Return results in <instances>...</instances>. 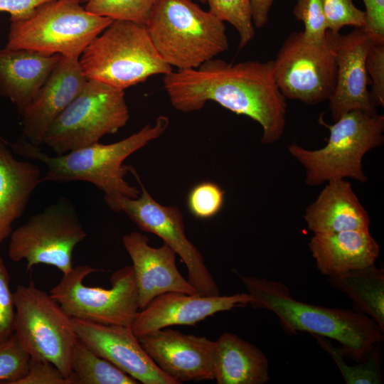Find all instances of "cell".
I'll return each instance as SVG.
<instances>
[{
	"instance_id": "1",
	"label": "cell",
	"mask_w": 384,
	"mask_h": 384,
	"mask_svg": "<svg viewBox=\"0 0 384 384\" xmlns=\"http://www.w3.org/2000/svg\"><path fill=\"white\" fill-rule=\"evenodd\" d=\"M163 82L172 106L180 112L198 111L213 101L258 122L262 144L278 141L284 132L287 102L276 83L272 60L231 64L214 58L196 69L171 71Z\"/></svg>"
},
{
	"instance_id": "2",
	"label": "cell",
	"mask_w": 384,
	"mask_h": 384,
	"mask_svg": "<svg viewBox=\"0 0 384 384\" xmlns=\"http://www.w3.org/2000/svg\"><path fill=\"white\" fill-rule=\"evenodd\" d=\"M252 305L274 313L289 334L306 331L341 343L344 356L362 361L380 341L383 331L366 314L343 308L310 304L294 299L288 287L276 281L240 276Z\"/></svg>"
},
{
	"instance_id": "3",
	"label": "cell",
	"mask_w": 384,
	"mask_h": 384,
	"mask_svg": "<svg viewBox=\"0 0 384 384\" xmlns=\"http://www.w3.org/2000/svg\"><path fill=\"white\" fill-rule=\"evenodd\" d=\"M169 124V118L161 115L156 118L154 125L147 124L119 142L109 144L97 142L54 156L46 154L23 135L14 143L6 142L14 153L40 161L46 166L42 181H86L102 191L105 195H122L135 198L139 196L140 191L125 181L131 166L124 164V161L161 137Z\"/></svg>"
},
{
	"instance_id": "4",
	"label": "cell",
	"mask_w": 384,
	"mask_h": 384,
	"mask_svg": "<svg viewBox=\"0 0 384 384\" xmlns=\"http://www.w3.org/2000/svg\"><path fill=\"white\" fill-rule=\"evenodd\" d=\"M145 26L161 58L178 70L198 68L229 48L224 22L192 0H155Z\"/></svg>"
},
{
	"instance_id": "5",
	"label": "cell",
	"mask_w": 384,
	"mask_h": 384,
	"mask_svg": "<svg viewBox=\"0 0 384 384\" xmlns=\"http://www.w3.org/2000/svg\"><path fill=\"white\" fill-rule=\"evenodd\" d=\"M87 80L123 90L172 71L156 51L145 26L113 21L79 58Z\"/></svg>"
},
{
	"instance_id": "6",
	"label": "cell",
	"mask_w": 384,
	"mask_h": 384,
	"mask_svg": "<svg viewBox=\"0 0 384 384\" xmlns=\"http://www.w3.org/2000/svg\"><path fill=\"white\" fill-rule=\"evenodd\" d=\"M321 122L329 130L324 147L309 150L292 144L288 148L289 154L305 169V183L316 186L331 179L346 178L366 182L363 159L366 153L383 143L384 115L355 110L334 124Z\"/></svg>"
},
{
	"instance_id": "7",
	"label": "cell",
	"mask_w": 384,
	"mask_h": 384,
	"mask_svg": "<svg viewBox=\"0 0 384 384\" xmlns=\"http://www.w3.org/2000/svg\"><path fill=\"white\" fill-rule=\"evenodd\" d=\"M112 21L90 13L77 0H50L11 21L6 47L79 58Z\"/></svg>"
},
{
	"instance_id": "8",
	"label": "cell",
	"mask_w": 384,
	"mask_h": 384,
	"mask_svg": "<svg viewBox=\"0 0 384 384\" xmlns=\"http://www.w3.org/2000/svg\"><path fill=\"white\" fill-rule=\"evenodd\" d=\"M129 119L124 90L87 80L82 90L52 123L43 139L56 155L99 142Z\"/></svg>"
},
{
	"instance_id": "9",
	"label": "cell",
	"mask_w": 384,
	"mask_h": 384,
	"mask_svg": "<svg viewBox=\"0 0 384 384\" xmlns=\"http://www.w3.org/2000/svg\"><path fill=\"white\" fill-rule=\"evenodd\" d=\"M13 294L14 334L20 343L31 358L50 362L69 378L78 340L72 318L33 281L18 285Z\"/></svg>"
},
{
	"instance_id": "10",
	"label": "cell",
	"mask_w": 384,
	"mask_h": 384,
	"mask_svg": "<svg viewBox=\"0 0 384 384\" xmlns=\"http://www.w3.org/2000/svg\"><path fill=\"white\" fill-rule=\"evenodd\" d=\"M102 271L88 265L73 267L63 274L50 294L71 318L131 327L139 309L132 266L115 271L110 289L84 284L89 274Z\"/></svg>"
},
{
	"instance_id": "11",
	"label": "cell",
	"mask_w": 384,
	"mask_h": 384,
	"mask_svg": "<svg viewBox=\"0 0 384 384\" xmlns=\"http://www.w3.org/2000/svg\"><path fill=\"white\" fill-rule=\"evenodd\" d=\"M141 187L137 198L122 195H105L108 207L124 213L141 230L154 233L169 246L185 264L188 281L197 294L206 296L220 294V290L198 249L185 233L183 218L176 206H164L157 202L143 185L136 169H129Z\"/></svg>"
},
{
	"instance_id": "12",
	"label": "cell",
	"mask_w": 384,
	"mask_h": 384,
	"mask_svg": "<svg viewBox=\"0 0 384 384\" xmlns=\"http://www.w3.org/2000/svg\"><path fill=\"white\" fill-rule=\"evenodd\" d=\"M272 61L276 83L286 99L316 105L333 95L337 73L333 32L327 31L320 43H311L302 31H294Z\"/></svg>"
},
{
	"instance_id": "13",
	"label": "cell",
	"mask_w": 384,
	"mask_h": 384,
	"mask_svg": "<svg viewBox=\"0 0 384 384\" xmlns=\"http://www.w3.org/2000/svg\"><path fill=\"white\" fill-rule=\"evenodd\" d=\"M87 233L71 205L53 204L31 216L10 235L8 254L14 262L26 261V269L44 264L63 274L73 266V252Z\"/></svg>"
},
{
	"instance_id": "14",
	"label": "cell",
	"mask_w": 384,
	"mask_h": 384,
	"mask_svg": "<svg viewBox=\"0 0 384 384\" xmlns=\"http://www.w3.org/2000/svg\"><path fill=\"white\" fill-rule=\"evenodd\" d=\"M77 337L99 356L143 384H177L142 346L131 327L72 318Z\"/></svg>"
},
{
	"instance_id": "15",
	"label": "cell",
	"mask_w": 384,
	"mask_h": 384,
	"mask_svg": "<svg viewBox=\"0 0 384 384\" xmlns=\"http://www.w3.org/2000/svg\"><path fill=\"white\" fill-rule=\"evenodd\" d=\"M138 338L158 367L177 384L214 380L215 341L168 327Z\"/></svg>"
},
{
	"instance_id": "16",
	"label": "cell",
	"mask_w": 384,
	"mask_h": 384,
	"mask_svg": "<svg viewBox=\"0 0 384 384\" xmlns=\"http://www.w3.org/2000/svg\"><path fill=\"white\" fill-rule=\"evenodd\" d=\"M380 39L363 28H354L343 35L334 33V46L337 65L336 84L328 100L334 122L351 110L377 112L368 90L369 78L366 68L368 51Z\"/></svg>"
},
{
	"instance_id": "17",
	"label": "cell",
	"mask_w": 384,
	"mask_h": 384,
	"mask_svg": "<svg viewBox=\"0 0 384 384\" xmlns=\"http://www.w3.org/2000/svg\"><path fill=\"white\" fill-rule=\"evenodd\" d=\"M249 293L206 296L167 292L155 297L138 311L131 329L139 337L175 325H195L216 313L251 304Z\"/></svg>"
},
{
	"instance_id": "18",
	"label": "cell",
	"mask_w": 384,
	"mask_h": 384,
	"mask_svg": "<svg viewBox=\"0 0 384 384\" xmlns=\"http://www.w3.org/2000/svg\"><path fill=\"white\" fill-rule=\"evenodd\" d=\"M122 243L132 261L139 309L164 293L197 294L178 271L177 254L166 244L151 247L149 238L138 232L124 235Z\"/></svg>"
},
{
	"instance_id": "19",
	"label": "cell",
	"mask_w": 384,
	"mask_h": 384,
	"mask_svg": "<svg viewBox=\"0 0 384 384\" xmlns=\"http://www.w3.org/2000/svg\"><path fill=\"white\" fill-rule=\"evenodd\" d=\"M87 80L79 58L61 55L21 114L22 135L34 145L43 144L52 123L80 92Z\"/></svg>"
},
{
	"instance_id": "20",
	"label": "cell",
	"mask_w": 384,
	"mask_h": 384,
	"mask_svg": "<svg viewBox=\"0 0 384 384\" xmlns=\"http://www.w3.org/2000/svg\"><path fill=\"white\" fill-rule=\"evenodd\" d=\"M307 228L314 235L369 230L370 216L345 178L331 179L305 210Z\"/></svg>"
},
{
	"instance_id": "21",
	"label": "cell",
	"mask_w": 384,
	"mask_h": 384,
	"mask_svg": "<svg viewBox=\"0 0 384 384\" xmlns=\"http://www.w3.org/2000/svg\"><path fill=\"white\" fill-rule=\"evenodd\" d=\"M60 57L27 49H0V95L21 115Z\"/></svg>"
},
{
	"instance_id": "22",
	"label": "cell",
	"mask_w": 384,
	"mask_h": 384,
	"mask_svg": "<svg viewBox=\"0 0 384 384\" xmlns=\"http://www.w3.org/2000/svg\"><path fill=\"white\" fill-rule=\"evenodd\" d=\"M308 246L317 269L328 277L373 265L380 250L369 230L314 235Z\"/></svg>"
},
{
	"instance_id": "23",
	"label": "cell",
	"mask_w": 384,
	"mask_h": 384,
	"mask_svg": "<svg viewBox=\"0 0 384 384\" xmlns=\"http://www.w3.org/2000/svg\"><path fill=\"white\" fill-rule=\"evenodd\" d=\"M41 182L39 166L16 159L0 137V243L10 236L12 224L23 215Z\"/></svg>"
},
{
	"instance_id": "24",
	"label": "cell",
	"mask_w": 384,
	"mask_h": 384,
	"mask_svg": "<svg viewBox=\"0 0 384 384\" xmlns=\"http://www.w3.org/2000/svg\"><path fill=\"white\" fill-rule=\"evenodd\" d=\"M214 375L218 384H264L269 361L257 346L226 332L215 341Z\"/></svg>"
},
{
	"instance_id": "25",
	"label": "cell",
	"mask_w": 384,
	"mask_h": 384,
	"mask_svg": "<svg viewBox=\"0 0 384 384\" xmlns=\"http://www.w3.org/2000/svg\"><path fill=\"white\" fill-rule=\"evenodd\" d=\"M331 286L347 294L359 311L384 332V274L375 265L328 277Z\"/></svg>"
},
{
	"instance_id": "26",
	"label": "cell",
	"mask_w": 384,
	"mask_h": 384,
	"mask_svg": "<svg viewBox=\"0 0 384 384\" xmlns=\"http://www.w3.org/2000/svg\"><path fill=\"white\" fill-rule=\"evenodd\" d=\"M71 384H137V380L99 356L78 338L73 348Z\"/></svg>"
},
{
	"instance_id": "27",
	"label": "cell",
	"mask_w": 384,
	"mask_h": 384,
	"mask_svg": "<svg viewBox=\"0 0 384 384\" xmlns=\"http://www.w3.org/2000/svg\"><path fill=\"white\" fill-rule=\"evenodd\" d=\"M318 344L332 358L340 370L347 384H380L382 376L380 372V356L374 348L368 354L366 359L355 366L348 365L343 358L340 348L335 347L326 338L318 335H312Z\"/></svg>"
},
{
	"instance_id": "28",
	"label": "cell",
	"mask_w": 384,
	"mask_h": 384,
	"mask_svg": "<svg viewBox=\"0 0 384 384\" xmlns=\"http://www.w3.org/2000/svg\"><path fill=\"white\" fill-rule=\"evenodd\" d=\"M208 11L221 21H228L240 36L239 48L246 46L255 37L250 0H206Z\"/></svg>"
},
{
	"instance_id": "29",
	"label": "cell",
	"mask_w": 384,
	"mask_h": 384,
	"mask_svg": "<svg viewBox=\"0 0 384 384\" xmlns=\"http://www.w3.org/2000/svg\"><path fill=\"white\" fill-rule=\"evenodd\" d=\"M155 0H88L85 9L113 21H127L145 26Z\"/></svg>"
},
{
	"instance_id": "30",
	"label": "cell",
	"mask_w": 384,
	"mask_h": 384,
	"mask_svg": "<svg viewBox=\"0 0 384 384\" xmlns=\"http://www.w3.org/2000/svg\"><path fill=\"white\" fill-rule=\"evenodd\" d=\"M30 356L14 334L0 343V383L15 384L27 373Z\"/></svg>"
},
{
	"instance_id": "31",
	"label": "cell",
	"mask_w": 384,
	"mask_h": 384,
	"mask_svg": "<svg viewBox=\"0 0 384 384\" xmlns=\"http://www.w3.org/2000/svg\"><path fill=\"white\" fill-rule=\"evenodd\" d=\"M224 194L225 191L213 182L198 183L188 194V210L197 218H210L221 210L224 203Z\"/></svg>"
},
{
	"instance_id": "32",
	"label": "cell",
	"mask_w": 384,
	"mask_h": 384,
	"mask_svg": "<svg viewBox=\"0 0 384 384\" xmlns=\"http://www.w3.org/2000/svg\"><path fill=\"white\" fill-rule=\"evenodd\" d=\"M321 3L328 31L339 33L346 26L366 27V13L357 8L353 0H321Z\"/></svg>"
},
{
	"instance_id": "33",
	"label": "cell",
	"mask_w": 384,
	"mask_h": 384,
	"mask_svg": "<svg viewBox=\"0 0 384 384\" xmlns=\"http://www.w3.org/2000/svg\"><path fill=\"white\" fill-rule=\"evenodd\" d=\"M294 15L304 26V38L311 43H320L326 37L327 27L321 0H297Z\"/></svg>"
},
{
	"instance_id": "34",
	"label": "cell",
	"mask_w": 384,
	"mask_h": 384,
	"mask_svg": "<svg viewBox=\"0 0 384 384\" xmlns=\"http://www.w3.org/2000/svg\"><path fill=\"white\" fill-rule=\"evenodd\" d=\"M366 68L370 78V97L374 105L384 106V41H375L369 48Z\"/></svg>"
},
{
	"instance_id": "35",
	"label": "cell",
	"mask_w": 384,
	"mask_h": 384,
	"mask_svg": "<svg viewBox=\"0 0 384 384\" xmlns=\"http://www.w3.org/2000/svg\"><path fill=\"white\" fill-rule=\"evenodd\" d=\"M15 305L10 277L0 256V343L14 334Z\"/></svg>"
},
{
	"instance_id": "36",
	"label": "cell",
	"mask_w": 384,
	"mask_h": 384,
	"mask_svg": "<svg viewBox=\"0 0 384 384\" xmlns=\"http://www.w3.org/2000/svg\"><path fill=\"white\" fill-rule=\"evenodd\" d=\"M15 384H71V382L50 362L30 357L26 374Z\"/></svg>"
},
{
	"instance_id": "37",
	"label": "cell",
	"mask_w": 384,
	"mask_h": 384,
	"mask_svg": "<svg viewBox=\"0 0 384 384\" xmlns=\"http://www.w3.org/2000/svg\"><path fill=\"white\" fill-rule=\"evenodd\" d=\"M366 7V31L384 39V0H363Z\"/></svg>"
},
{
	"instance_id": "38",
	"label": "cell",
	"mask_w": 384,
	"mask_h": 384,
	"mask_svg": "<svg viewBox=\"0 0 384 384\" xmlns=\"http://www.w3.org/2000/svg\"><path fill=\"white\" fill-rule=\"evenodd\" d=\"M50 0H0V12L10 14V20L28 16L37 6Z\"/></svg>"
},
{
	"instance_id": "39",
	"label": "cell",
	"mask_w": 384,
	"mask_h": 384,
	"mask_svg": "<svg viewBox=\"0 0 384 384\" xmlns=\"http://www.w3.org/2000/svg\"><path fill=\"white\" fill-rule=\"evenodd\" d=\"M274 0H250L255 28L264 27L269 21V14Z\"/></svg>"
},
{
	"instance_id": "40",
	"label": "cell",
	"mask_w": 384,
	"mask_h": 384,
	"mask_svg": "<svg viewBox=\"0 0 384 384\" xmlns=\"http://www.w3.org/2000/svg\"><path fill=\"white\" fill-rule=\"evenodd\" d=\"M80 4H86L88 0H77Z\"/></svg>"
},
{
	"instance_id": "41",
	"label": "cell",
	"mask_w": 384,
	"mask_h": 384,
	"mask_svg": "<svg viewBox=\"0 0 384 384\" xmlns=\"http://www.w3.org/2000/svg\"><path fill=\"white\" fill-rule=\"evenodd\" d=\"M197 1H200L201 3H204V4L206 3V0H197Z\"/></svg>"
}]
</instances>
